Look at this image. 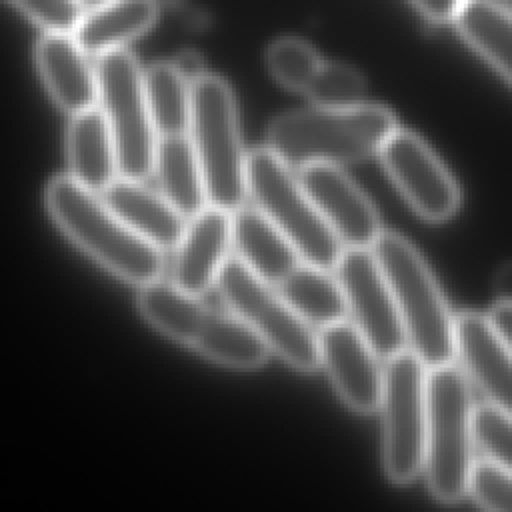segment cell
Masks as SVG:
<instances>
[{
	"label": "cell",
	"instance_id": "cell-10",
	"mask_svg": "<svg viewBox=\"0 0 512 512\" xmlns=\"http://www.w3.org/2000/svg\"><path fill=\"white\" fill-rule=\"evenodd\" d=\"M380 408L384 470L406 484L424 468L428 424V366L412 350L386 358Z\"/></svg>",
	"mask_w": 512,
	"mask_h": 512
},
{
	"label": "cell",
	"instance_id": "cell-17",
	"mask_svg": "<svg viewBox=\"0 0 512 512\" xmlns=\"http://www.w3.org/2000/svg\"><path fill=\"white\" fill-rule=\"evenodd\" d=\"M456 354L470 380L486 394L490 404L512 414V352L502 344L488 316L474 312L454 320Z\"/></svg>",
	"mask_w": 512,
	"mask_h": 512
},
{
	"label": "cell",
	"instance_id": "cell-15",
	"mask_svg": "<svg viewBox=\"0 0 512 512\" xmlns=\"http://www.w3.org/2000/svg\"><path fill=\"white\" fill-rule=\"evenodd\" d=\"M232 248V212L206 204L188 218L170 260V282L184 292L202 296L216 286Z\"/></svg>",
	"mask_w": 512,
	"mask_h": 512
},
{
	"label": "cell",
	"instance_id": "cell-4",
	"mask_svg": "<svg viewBox=\"0 0 512 512\" xmlns=\"http://www.w3.org/2000/svg\"><path fill=\"white\" fill-rule=\"evenodd\" d=\"M372 252L392 290L410 350L428 368L452 362L456 318L418 250L396 232H380Z\"/></svg>",
	"mask_w": 512,
	"mask_h": 512
},
{
	"label": "cell",
	"instance_id": "cell-11",
	"mask_svg": "<svg viewBox=\"0 0 512 512\" xmlns=\"http://www.w3.org/2000/svg\"><path fill=\"white\" fill-rule=\"evenodd\" d=\"M334 274L342 286L348 316L380 358L406 348L402 320L388 280L372 248H344Z\"/></svg>",
	"mask_w": 512,
	"mask_h": 512
},
{
	"label": "cell",
	"instance_id": "cell-25",
	"mask_svg": "<svg viewBox=\"0 0 512 512\" xmlns=\"http://www.w3.org/2000/svg\"><path fill=\"white\" fill-rule=\"evenodd\" d=\"M144 88L156 136H186L192 104L190 82L172 62H156L144 70Z\"/></svg>",
	"mask_w": 512,
	"mask_h": 512
},
{
	"label": "cell",
	"instance_id": "cell-35",
	"mask_svg": "<svg viewBox=\"0 0 512 512\" xmlns=\"http://www.w3.org/2000/svg\"><path fill=\"white\" fill-rule=\"evenodd\" d=\"M80 2H82L84 8H90V6H96V4H100V2H104V0H80Z\"/></svg>",
	"mask_w": 512,
	"mask_h": 512
},
{
	"label": "cell",
	"instance_id": "cell-27",
	"mask_svg": "<svg viewBox=\"0 0 512 512\" xmlns=\"http://www.w3.org/2000/svg\"><path fill=\"white\" fill-rule=\"evenodd\" d=\"M364 90V78L356 68L342 62L322 60L304 94L320 108H348L362 102Z\"/></svg>",
	"mask_w": 512,
	"mask_h": 512
},
{
	"label": "cell",
	"instance_id": "cell-29",
	"mask_svg": "<svg viewBox=\"0 0 512 512\" xmlns=\"http://www.w3.org/2000/svg\"><path fill=\"white\" fill-rule=\"evenodd\" d=\"M468 492L476 504L488 510L512 512V470L488 458L474 462L468 478Z\"/></svg>",
	"mask_w": 512,
	"mask_h": 512
},
{
	"label": "cell",
	"instance_id": "cell-5",
	"mask_svg": "<svg viewBox=\"0 0 512 512\" xmlns=\"http://www.w3.org/2000/svg\"><path fill=\"white\" fill-rule=\"evenodd\" d=\"M190 92L188 136L200 162L208 204L232 212L248 196V154L240 140L234 94L220 76L208 72L190 84Z\"/></svg>",
	"mask_w": 512,
	"mask_h": 512
},
{
	"label": "cell",
	"instance_id": "cell-13",
	"mask_svg": "<svg viewBox=\"0 0 512 512\" xmlns=\"http://www.w3.org/2000/svg\"><path fill=\"white\" fill-rule=\"evenodd\" d=\"M318 344L320 364L342 402L360 414L380 408L384 368L362 332L352 322L340 320L320 328Z\"/></svg>",
	"mask_w": 512,
	"mask_h": 512
},
{
	"label": "cell",
	"instance_id": "cell-30",
	"mask_svg": "<svg viewBox=\"0 0 512 512\" xmlns=\"http://www.w3.org/2000/svg\"><path fill=\"white\" fill-rule=\"evenodd\" d=\"M44 30L72 32L84 6L80 0H8Z\"/></svg>",
	"mask_w": 512,
	"mask_h": 512
},
{
	"label": "cell",
	"instance_id": "cell-22",
	"mask_svg": "<svg viewBox=\"0 0 512 512\" xmlns=\"http://www.w3.org/2000/svg\"><path fill=\"white\" fill-rule=\"evenodd\" d=\"M152 176L164 198L184 218H192L208 204L200 162L188 134L158 138Z\"/></svg>",
	"mask_w": 512,
	"mask_h": 512
},
{
	"label": "cell",
	"instance_id": "cell-33",
	"mask_svg": "<svg viewBox=\"0 0 512 512\" xmlns=\"http://www.w3.org/2000/svg\"><path fill=\"white\" fill-rule=\"evenodd\" d=\"M172 64L176 66V70H178L190 84L206 72L204 66H202V58H200L198 54H194V52H182V54H178V56L172 60Z\"/></svg>",
	"mask_w": 512,
	"mask_h": 512
},
{
	"label": "cell",
	"instance_id": "cell-14",
	"mask_svg": "<svg viewBox=\"0 0 512 512\" xmlns=\"http://www.w3.org/2000/svg\"><path fill=\"white\" fill-rule=\"evenodd\" d=\"M298 178L344 248H372L380 236V220L366 194L338 164L300 166Z\"/></svg>",
	"mask_w": 512,
	"mask_h": 512
},
{
	"label": "cell",
	"instance_id": "cell-23",
	"mask_svg": "<svg viewBox=\"0 0 512 512\" xmlns=\"http://www.w3.org/2000/svg\"><path fill=\"white\" fill-rule=\"evenodd\" d=\"M454 22L464 40L512 84V10L496 0H462Z\"/></svg>",
	"mask_w": 512,
	"mask_h": 512
},
{
	"label": "cell",
	"instance_id": "cell-8",
	"mask_svg": "<svg viewBox=\"0 0 512 512\" xmlns=\"http://www.w3.org/2000/svg\"><path fill=\"white\" fill-rule=\"evenodd\" d=\"M216 288L228 310L246 322L270 352L298 372L320 366L318 332L280 294L244 262L230 256L220 270Z\"/></svg>",
	"mask_w": 512,
	"mask_h": 512
},
{
	"label": "cell",
	"instance_id": "cell-7",
	"mask_svg": "<svg viewBox=\"0 0 512 512\" xmlns=\"http://www.w3.org/2000/svg\"><path fill=\"white\" fill-rule=\"evenodd\" d=\"M472 412L464 374L450 362L428 368L424 468L432 494L442 502H456L468 492L474 466Z\"/></svg>",
	"mask_w": 512,
	"mask_h": 512
},
{
	"label": "cell",
	"instance_id": "cell-2",
	"mask_svg": "<svg viewBox=\"0 0 512 512\" xmlns=\"http://www.w3.org/2000/svg\"><path fill=\"white\" fill-rule=\"evenodd\" d=\"M136 306L160 334L224 368L256 370L268 358L266 344L234 312H220L170 280L140 286Z\"/></svg>",
	"mask_w": 512,
	"mask_h": 512
},
{
	"label": "cell",
	"instance_id": "cell-16",
	"mask_svg": "<svg viewBox=\"0 0 512 512\" xmlns=\"http://www.w3.org/2000/svg\"><path fill=\"white\" fill-rule=\"evenodd\" d=\"M38 74L58 108L78 114L98 102L96 64L76 36L66 30H46L36 42Z\"/></svg>",
	"mask_w": 512,
	"mask_h": 512
},
{
	"label": "cell",
	"instance_id": "cell-1",
	"mask_svg": "<svg viewBox=\"0 0 512 512\" xmlns=\"http://www.w3.org/2000/svg\"><path fill=\"white\" fill-rule=\"evenodd\" d=\"M44 204L60 232L116 278L140 288L164 272V250L128 228L98 192L70 174L46 184Z\"/></svg>",
	"mask_w": 512,
	"mask_h": 512
},
{
	"label": "cell",
	"instance_id": "cell-32",
	"mask_svg": "<svg viewBox=\"0 0 512 512\" xmlns=\"http://www.w3.org/2000/svg\"><path fill=\"white\" fill-rule=\"evenodd\" d=\"M462 0H412V4L432 22L454 20Z\"/></svg>",
	"mask_w": 512,
	"mask_h": 512
},
{
	"label": "cell",
	"instance_id": "cell-28",
	"mask_svg": "<svg viewBox=\"0 0 512 512\" xmlns=\"http://www.w3.org/2000/svg\"><path fill=\"white\" fill-rule=\"evenodd\" d=\"M474 444L488 460L512 470V414L494 404H482L472 412Z\"/></svg>",
	"mask_w": 512,
	"mask_h": 512
},
{
	"label": "cell",
	"instance_id": "cell-6",
	"mask_svg": "<svg viewBox=\"0 0 512 512\" xmlns=\"http://www.w3.org/2000/svg\"><path fill=\"white\" fill-rule=\"evenodd\" d=\"M246 188L252 204L292 242L302 262L334 270L344 246L288 162L268 146L250 152Z\"/></svg>",
	"mask_w": 512,
	"mask_h": 512
},
{
	"label": "cell",
	"instance_id": "cell-31",
	"mask_svg": "<svg viewBox=\"0 0 512 512\" xmlns=\"http://www.w3.org/2000/svg\"><path fill=\"white\" fill-rule=\"evenodd\" d=\"M488 322L502 340V344L512 352V302H498L490 310Z\"/></svg>",
	"mask_w": 512,
	"mask_h": 512
},
{
	"label": "cell",
	"instance_id": "cell-18",
	"mask_svg": "<svg viewBox=\"0 0 512 512\" xmlns=\"http://www.w3.org/2000/svg\"><path fill=\"white\" fill-rule=\"evenodd\" d=\"M100 196L128 228L160 250H174L186 228L188 218L144 180L118 176Z\"/></svg>",
	"mask_w": 512,
	"mask_h": 512
},
{
	"label": "cell",
	"instance_id": "cell-36",
	"mask_svg": "<svg viewBox=\"0 0 512 512\" xmlns=\"http://www.w3.org/2000/svg\"><path fill=\"white\" fill-rule=\"evenodd\" d=\"M506 6L512 10V0H506Z\"/></svg>",
	"mask_w": 512,
	"mask_h": 512
},
{
	"label": "cell",
	"instance_id": "cell-24",
	"mask_svg": "<svg viewBox=\"0 0 512 512\" xmlns=\"http://www.w3.org/2000/svg\"><path fill=\"white\" fill-rule=\"evenodd\" d=\"M276 288L312 326L324 328L348 316L346 298L334 270L300 262Z\"/></svg>",
	"mask_w": 512,
	"mask_h": 512
},
{
	"label": "cell",
	"instance_id": "cell-12",
	"mask_svg": "<svg viewBox=\"0 0 512 512\" xmlns=\"http://www.w3.org/2000/svg\"><path fill=\"white\" fill-rule=\"evenodd\" d=\"M380 156L398 190L422 218L442 222L458 210V186L422 138L396 128Z\"/></svg>",
	"mask_w": 512,
	"mask_h": 512
},
{
	"label": "cell",
	"instance_id": "cell-19",
	"mask_svg": "<svg viewBox=\"0 0 512 512\" xmlns=\"http://www.w3.org/2000/svg\"><path fill=\"white\" fill-rule=\"evenodd\" d=\"M232 248L240 262L274 286L302 262L292 242L254 204L232 210Z\"/></svg>",
	"mask_w": 512,
	"mask_h": 512
},
{
	"label": "cell",
	"instance_id": "cell-20",
	"mask_svg": "<svg viewBox=\"0 0 512 512\" xmlns=\"http://www.w3.org/2000/svg\"><path fill=\"white\" fill-rule=\"evenodd\" d=\"M66 158L70 176L92 192H104L120 176L114 138L98 106L70 116Z\"/></svg>",
	"mask_w": 512,
	"mask_h": 512
},
{
	"label": "cell",
	"instance_id": "cell-34",
	"mask_svg": "<svg viewBox=\"0 0 512 512\" xmlns=\"http://www.w3.org/2000/svg\"><path fill=\"white\" fill-rule=\"evenodd\" d=\"M494 290L500 302H512V260L498 268L494 276Z\"/></svg>",
	"mask_w": 512,
	"mask_h": 512
},
{
	"label": "cell",
	"instance_id": "cell-9",
	"mask_svg": "<svg viewBox=\"0 0 512 512\" xmlns=\"http://www.w3.org/2000/svg\"><path fill=\"white\" fill-rule=\"evenodd\" d=\"M98 102L116 146L118 172L124 178L146 180L152 176L156 130L152 124L144 70L124 48L96 56Z\"/></svg>",
	"mask_w": 512,
	"mask_h": 512
},
{
	"label": "cell",
	"instance_id": "cell-26",
	"mask_svg": "<svg viewBox=\"0 0 512 512\" xmlns=\"http://www.w3.org/2000/svg\"><path fill=\"white\" fill-rule=\"evenodd\" d=\"M320 64V54L302 38L284 36L274 40L266 50V66L270 74L288 90L304 92Z\"/></svg>",
	"mask_w": 512,
	"mask_h": 512
},
{
	"label": "cell",
	"instance_id": "cell-21",
	"mask_svg": "<svg viewBox=\"0 0 512 512\" xmlns=\"http://www.w3.org/2000/svg\"><path fill=\"white\" fill-rule=\"evenodd\" d=\"M158 16L156 0H104L82 12L72 34L88 54L124 48Z\"/></svg>",
	"mask_w": 512,
	"mask_h": 512
},
{
	"label": "cell",
	"instance_id": "cell-3",
	"mask_svg": "<svg viewBox=\"0 0 512 512\" xmlns=\"http://www.w3.org/2000/svg\"><path fill=\"white\" fill-rule=\"evenodd\" d=\"M396 130L394 114L378 104L308 108L282 114L268 126V148L290 166L344 164L378 154Z\"/></svg>",
	"mask_w": 512,
	"mask_h": 512
}]
</instances>
